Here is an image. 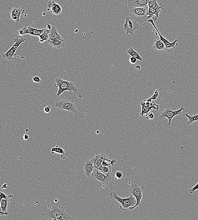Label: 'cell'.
Here are the masks:
<instances>
[{
  "mask_svg": "<svg viewBox=\"0 0 198 220\" xmlns=\"http://www.w3.org/2000/svg\"><path fill=\"white\" fill-rule=\"evenodd\" d=\"M57 202L52 201L49 204L44 206L42 219L57 220L60 216L68 215L65 211L67 204L63 203L60 206Z\"/></svg>",
  "mask_w": 198,
  "mask_h": 220,
  "instance_id": "1",
  "label": "cell"
},
{
  "mask_svg": "<svg viewBox=\"0 0 198 220\" xmlns=\"http://www.w3.org/2000/svg\"><path fill=\"white\" fill-rule=\"evenodd\" d=\"M55 87L58 88L57 97H59L64 91H68L71 96L75 95L78 91L73 82L64 80L61 77H58L55 80Z\"/></svg>",
  "mask_w": 198,
  "mask_h": 220,
  "instance_id": "2",
  "label": "cell"
},
{
  "mask_svg": "<svg viewBox=\"0 0 198 220\" xmlns=\"http://www.w3.org/2000/svg\"><path fill=\"white\" fill-rule=\"evenodd\" d=\"M130 16L139 24L145 25L148 20V6L144 7H129Z\"/></svg>",
  "mask_w": 198,
  "mask_h": 220,
  "instance_id": "3",
  "label": "cell"
},
{
  "mask_svg": "<svg viewBox=\"0 0 198 220\" xmlns=\"http://www.w3.org/2000/svg\"><path fill=\"white\" fill-rule=\"evenodd\" d=\"M110 195L120 203V209L123 211L130 210V208L134 207L137 202L136 198L131 194L129 197L127 198L120 197L115 192H111Z\"/></svg>",
  "mask_w": 198,
  "mask_h": 220,
  "instance_id": "4",
  "label": "cell"
},
{
  "mask_svg": "<svg viewBox=\"0 0 198 220\" xmlns=\"http://www.w3.org/2000/svg\"><path fill=\"white\" fill-rule=\"evenodd\" d=\"M144 190V186L140 185L137 182L134 183L131 185V187L130 188V192L135 197L137 202L134 207L130 208V210H133L138 206H141V201L143 197Z\"/></svg>",
  "mask_w": 198,
  "mask_h": 220,
  "instance_id": "5",
  "label": "cell"
},
{
  "mask_svg": "<svg viewBox=\"0 0 198 220\" xmlns=\"http://www.w3.org/2000/svg\"><path fill=\"white\" fill-rule=\"evenodd\" d=\"M185 108L184 107H182L181 108L178 109L176 111H174L172 108H167L163 111L162 113H161L159 117L161 119H162L167 118L169 121L168 125L170 127L172 124V119L176 116L179 115V116H181L183 114V112Z\"/></svg>",
  "mask_w": 198,
  "mask_h": 220,
  "instance_id": "6",
  "label": "cell"
},
{
  "mask_svg": "<svg viewBox=\"0 0 198 220\" xmlns=\"http://www.w3.org/2000/svg\"><path fill=\"white\" fill-rule=\"evenodd\" d=\"M55 107L61 110L71 112L74 115H75L77 113L76 104L73 101L69 99H62L57 102L55 103Z\"/></svg>",
  "mask_w": 198,
  "mask_h": 220,
  "instance_id": "7",
  "label": "cell"
},
{
  "mask_svg": "<svg viewBox=\"0 0 198 220\" xmlns=\"http://www.w3.org/2000/svg\"><path fill=\"white\" fill-rule=\"evenodd\" d=\"M13 40L15 42L14 45L8 50L6 53L3 55V58L6 59L10 60V61L14 59L15 58H14V56L16 55V51L18 49V47L23 42H25L26 41V39L24 38H19L18 37H17L15 38H13Z\"/></svg>",
  "mask_w": 198,
  "mask_h": 220,
  "instance_id": "8",
  "label": "cell"
},
{
  "mask_svg": "<svg viewBox=\"0 0 198 220\" xmlns=\"http://www.w3.org/2000/svg\"><path fill=\"white\" fill-rule=\"evenodd\" d=\"M148 22L151 23L153 26L154 27L156 32H157L158 35H159L160 39L161 40L164 42V44H165L166 47V51H170L174 49L175 48L178 46V39H175L173 42H170L167 39H166V38H164V37H163L162 36V35L161 34L160 32H159L158 29L156 27L153 20L152 19H149L148 20Z\"/></svg>",
  "mask_w": 198,
  "mask_h": 220,
  "instance_id": "9",
  "label": "cell"
},
{
  "mask_svg": "<svg viewBox=\"0 0 198 220\" xmlns=\"http://www.w3.org/2000/svg\"><path fill=\"white\" fill-rule=\"evenodd\" d=\"M139 24L130 17H126V22L124 25L123 29L127 31V35H134V32L139 28Z\"/></svg>",
  "mask_w": 198,
  "mask_h": 220,
  "instance_id": "10",
  "label": "cell"
},
{
  "mask_svg": "<svg viewBox=\"0 0 198 220\" xmlns=\"http://www.w3.org/2000/svg\"><path fill=\"white\" fill-rule=\"evenodd\" d=\"M91 176L103 184L108 183L112 180L111 175H106L97 169H94Z\"/></svg>",
  "mask_w": 198,
  "mask_h": 220,
  "instance_id": "11",
  "label": "cell"
},
{
  "mask_svg": "<svg viewBox=\"0 0 198 220\" xmlns=\"http://www.w3.org/2000/svg\"><path fill=\"white\" fill-rule=\"evenodd\" d=\"M45 29H38L33 28L31 27L30 25H28V27H24L21 29L19 30L17 32V33L19 36L28 34L31 35L39 37L41 33L45 32Z\"/></svg>",
  "mask_w": 198,
  "mask_h": 220,
  "instance_id": "12",
  "label": "cell"
},
{
  "mask_svg": "<svg viewBox=\"0 0 198 220\" xmlns=\"http://www.w3.org/2000/svg\"><path fill=\"white\" fill-rule=\"evenodd\" d=\"M25 12V10L17 5L15 6L13 8L11 12V16L13 20L15 22L16 25L20 23L21 15L24 14Z\"/></svg>",
  "mask_w": 198,
  "mask_h": 220,
  "instance_id": "13",
  "label": "cell"
},
{
  "mask_svg": "<svg viewBox=\"0 0 198 220\" xmlns=\"http://www.w3.org/2000/svg\"><path fill=\"white\" fill-rule=\"evenodd\" d=\"M150 0H127L126 4L129 7H144L148 6Z\"/></svg>",
  "mask_w": 198,
  "mask_h": 220,
  "instance_id": "14",
  "label": "cell"
},
{
  "mask_svg": "<svg viewBox=\"0 0 198 220\" xmlns=\"http://www.w3.org/2000/svg\"><path fill=\"white\" fill-rule=\"evenodd\" d=\"M47 7L50 10L51 12L53 14L59 15L62 13V8L54 1H50L48 2Z\"/></svg>",
  "mask_w": 198,
  "mask_h": 220,
  "instance_id": "15",
  "label": "cell"
},
{
  "mask_svg": "<svg viewBox=\"0 0 198 220\" xmlns=\"http://www.w3.org/2000/svg\"><path fill=\"white\" fill-rule=\"evenodd\" d=\"M1 201V207H0V214L1 215H7L8 210L10 206V198L2 199Z\"/></svg>",
  "mask_w": 198,
  "mask_h": 220,
  "instance_id": "16",
  "label": "cell"
},
{
  "mask_svg": "<svg viewBox=\"0 0 198 220\" xmlns=\"http://www.w3.org/2000/svg\"><path fill=\"white\" fill-rule=\"evenodd\" d=\"M107 158V156L104 154H97L92 159L93 161L95 169H97L100 170L102 165H101V162L103 159Z\"/></svg>",
  "mask_w": 198,
  "mask_h": 220,
  "instance_id": "17",
  "label": "cell"
},
{
  "mask_svg": "<svg viewBox=\"0 0 198 220\" xmlns=\"http://www.w3.org/2000/svg\"><path fill=\"white\" fill-rule=\"evenodd\" d=\"M94 169V162L92 159L88 160L85 162L84 166V171L87 177L91 176Z\"/></svg>",
  "mask_w": 198,
  "mask_h": 220,
  "instance_id": "18",
  "label": "cell"
},
{
  "mask_svg": "<svg viewBox=\"0 0 198 220\" xmlns=\"http://www.w3.org/2000/svg\"><path fill=\"white\" fill-rule=\"evenodd\" d=\"M161 11L162 10H157V9L148 7V20L152 19L154 21H156L158 19L160 13Z\"/></svg>",
  "mask_w": 198,
  "mask_h": 220,
  "instance_id": "19",
  "label": "cell"
},
{
  "mask_svg": "<svg viewBox=\"0 0 198 220\" xmlns=\"http://www.w3.org/2000/svg\"><path fill=\"white\" fill-rule=\"evenodd\" d=\"M153 48L155 51L160 52H163L166 51V47L165 44L160 38L155 39L153 46Z\"/></svg>",
  "mask_w": 198,
  "mask_h": 220,
  "instance_id": "20",
  "label": "cell"
},
{
  "mask_svg": "<svg viewBox=\"0 0 198 220\" xmlns=\"http://www.w3.org/2000/svg\"><path fill=\"white\" fill-rule=\"evenodd\" d=\"M50 45L54 48L60 49L64 47L66 44V41L63 39H56L51 41H47Z\"/></svg>",
  "mask_w": 198,
  "mask_h": 220,
  "instance_id": "21",
  "label": "cell"
},
{
  "mask_svg": "<svg viewBox=\"0 0 198 220\" xmlns=\"http://www.w3.org/2000/svg\"><path fill=\"white\" fill-rule=\"evenodd\" d=\"M49 38L47 41H51L56 39H62V37L60 35L58 32V30L55 27H52L50 32L49 33Z\"/></svg>",
  "mask_w": 198,
  "mask_h": 220,
  "instance_id": "22",
  "label": "cell"
},
{
  "mask_svg": "<svg viewBox=\"0 0 198 220\" xmlns=\"http://www.w3.org/2000/svg\"><path fill=\"white\" fill-rule=\"evenodd\" d=\"M51 152L53 154L55 153L61 154V158L63 160L65 159V155H66L65 152L62 148L58 146L57 145L56 147L52 148Z\"/></svg>",
  "mask_w": 198,
  "mask_h": 220,
  "instance_id": "23",
  "label": "cell"
},
{
  "mask_svg": "<svg viewBox=\"0 0 198 220\" xmlns=\"http://www.w3.org/2000/svg\"><path fill=\"white\" fill-rule=\"evenodd\" d=\"M148 6L157 10H162L164 8V5L161 3L158 4L156 0H150L148 3Z\"/></svg>",
  "mask_w": 198,
  "mask_h": 220,
  "instance_id": "24",
  "label": "cell"
},
{
  "mask_svg": "<svg viewBox=\"0 0 198 220\" xmlns=\"http://www.w3.org/2000/svg\"><path fill=\"white\" fill-rule=\"evenodd\" d=\"M185 115L188 119L189 121L186 122L187 124L188 125H193L195 123L196 121H198V114L195 115H192L186 113Z\"/></svg>",
  "mask_w": 198,
  "mask_h": 220,
  "instance_id": "25",
  "label": "cell"
},
{
  "mask_svg": "<svg viewBox=\"0 0 198 220\" xmlns=\"http://www.w3.org/2000/svg\"><path fill=\"white\" fill-rule=\"evenodd\" d=\"M50 29H45V32L41 33L39 36V42L41 43H44L45 42L47 41L49 38V33L50 32Z\"/></svg>",
  "mask_w": 198,
  "mask_h": 220,
  "instance_id": "26",
  "label": "cell"
},
{
  "mask_svg": "<svg viewBox=\"0 0 198 220\" xmlns=\"http://www.w3.org/2000/svg\"><path fill=\"white\" fill-rule=\"evenodd\" d=\"M127 52L130 55H131L132 57H134L135 58H136L138 60H140V61H143V59L142 57L140 55V54H139L136 51L134 50L132 47L128 50L127 51Z\"/></svg>",
  "mask_w": 198,
  "mask_h": 220,
  "instance_id": "27",
  "label": "cell"
},
{
  "mask_svg": "<svg viewBox=\"0 0 198 220\" xmlns=\"http://www.w3.org/2000/svg\"><path fill=\"white\" fill-rule=\"evenodd\" d=\"M112 165L109 166H102L100 171L105 174L106 175H111L112 174Z\"/></svg>",
  "mask_w": 198,
  "mask_h": 220,
  "instance_id": "28",
  "label": "cell"
},
{
  "mask_svg": "<svg viewBox=\"0 0 198 220\" xmlns=\"http://www.w3.org/2000/svg\"><path fill=\"white\" fill-rule=\"evenodd\" d=\"M116 161L115 160L113 159L111 160L108 158H106L103 159L101 162V165L102 166H109V165H114V164L116 163Z\"/></svg>",
  "mask_w": 198,
  "mask_h": 220,
  "instance_id": "29",
  "label": "cell"
},
{
  "mask_svg": "<svg viewBox=\"0 0 198 220\" xmlns=\"http://www.w3.org/2000/svg\"><path fill=\"white\" fill-rule=\"evenodd\" d=\"M0 195H1V196H0V200H2V199H7V198H11L13 197V195L11 194H9V195H7L5 193H3L2 192H0Z\"/></svg>",
  "mask_w": 198,
  "mask_h": 220,
  "instance_id": "30",
  "label": "cell"
},
{
  "mask_svg": "<svg viewBox=\"0 0 198 220\" xmlns=\"http://www.w3.org/2000/svg\"><path fill=\"white\" fill-rule=\"evenodd\" d=\"M197 190H198V183L194 187L190 188L189 191L190 193H191V194H194L196 191Z\"/></svg>",
  "mask_w": 198,
  "mask_h": 220,
  "instance_id": "31",
  "label": "cell"
},
{
  "mask_svg": "<svg viewBox=\"0 0 198 220\" xmlns=\"http://www.w3.org/2000/svg\"><path fill=\"white\" fill-rule=\"evenodd\" d=\"M51 111V106L50 105H48L46 106V107L44 108V112L46 113H50Z\"/></svg>",
  "mask_w": 198,
  "mask_h": 220,
  "instance_id": "32",
  "label": "cell"
},
{
  "mask_svg": "<svg viewBox=\"0 0 198 220\" xmlns=\"http://www.w3.org/2000/svg\"><path fill=\"white\" fill-rule=\"evenodd\" d=\"M32 80H33V82L35 83H41L42 82L41 78L38 76H34L32 77Z\"/></svg>",
  "mask_w": 198,
  "mask_h": 220,
  "instance_id": "33",
  "label": "cell"
},
{
  "mask_svg": "<svg viewBox=\"0 0 198 220\" xmlns=\"http://www.w3.org/2000/svg\"><path fill=\"white\" fill-rule=\"evenodd\" d=\"M123 177V173L121 171H118L115 174V179H121Z\"/></svg>",
  "mask_w": 198,
  "mask_h": 220,
  "instance_id": "34",
  "label": "cell"
},
{
  "mask_svg": "<svg viewBox=\"0 0 198 220\" xmlns=\"http://www.w3.org/2000/svg\"><path fill=\"white\" fill-rule=\"evenodd\" d=\"M146 117L147 119H152L154 118V115L153 113L152 112H150V113H147L146 115Z\"/></svg>",
  "mask_w": 198,
  "mask_h": 220,
  "instance_id": "35",
  "label": "cell"
},
{
  "mask_svg": "<svg viewBox=\"0 0 198 220\" xmlns=\"http://www.w3.org/2000/svg\"><path fill=\"white\" fill-rule=\"evenodd\" d=\"M130 62L131 64H135L137 62V59L135 58L134 57H131L129 59Z\"/></svg>",
  "mask_w": 198,
  "mask_h": 220,
  "instance_id": "36",
  "label": "cell"
},
{
  "mask_svg": "<svg viewBox=\"0 0 198 220\" xmlns=\"http://www.w3.org/2000/svg\"><path fill=\"white\" fill-rule=\"evenodd\" d=\"M29 139V135L27 134H25L24 135V140H27Z\"/></svg>",
  "mask_w": 198,
  "mask_h": 220,
  "instance_id": "37",
  "label": "cell"
},
{
  "mask_svg": "<svg viewBox=\"0 0 198 220\" xmlns=\"http://www.w3.org/2000/svg\"><path fill=\"white\" fill-rule=\"evenodd\" d=\"M7 185V183H5L4 184H3V186H2V188L6 189L7 188V187L6 186Z\"/></svg>",
  "mask_w": 198,
  "mask_h": 220,
  "instance_id": "38",
  "label": "cell"
},
{
  "mask_svg": "<svg viewBox=\"0 0 198 220\" xmlns=\"http://www.w3.org/2000/svg\"><path fill=\"white\" fill-rule=\"evenodd\" d=\"M135 68L136 69H141V66H140V65H137L135 66Z\"/></svg>",
  "mask_w": 198,
  "mask_h": 220,
  "instance_id": "39",
  "label": "cell"
},
{
  "mask_svg": "<svg viewBox=\"0 0 198 220\" xmlns=\"http://www.w3.org/2000/svg\"><path fill=\"white\" fill-rule=\"evenodd\" d=\"M54 201H55V202H58V200L57 199H55V200H54Z\"/></svg>",
  "mask_w": 198,
  "mask_h": 220,
  "instance_id": "40",
  "label": "cell"
}]
</instances>
